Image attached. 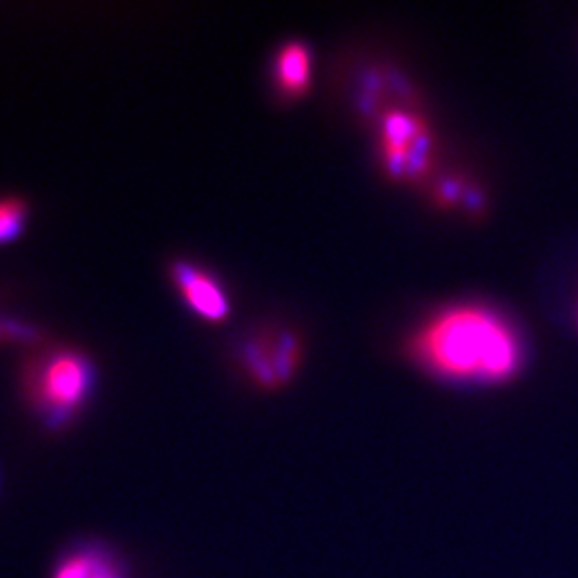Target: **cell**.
Masks as SVG:
<instances>
[{
  "label": "cell",
  "mask_w": 578,
  "mask_h": 578,
  "mask_svg": "<svg viewBox=\"0 0 578 578\" xmlns=\"http://www.w3.org/2000/svg\"><path fill=\"white\" fill-rule=\"evenodd\" d=\"M405 347L422 371L454 384L501 386L525 364L521 330L484 302H452L433 311Z\"/></svg>",
  "instance_id": "obj_1"
},
{
  "label": "cell",
  "mask_w": 578,
  "mask_h": 578,
  "mask_svg": "<svg viewBox=\"0 0 578 578\" xmlns=\"http://www.w3.org/2000/svg\"><path fill=\"white\" fill-rule=\"evenodd\" d=\"M377 157L382 172L399 185H418L435 170L433 125L412 103L390 105L377 118Z\"/></svg>",
  "instance_id": "obj_2"
},
{
  "label": "cell",
  "mask_w": 578,
  "mask_h": 578,
  "mask_svg": "<svg viewBox=\"0 0 578 578\" xmlns=\"http://www.w3.org/2000/svg\"><path fill=\"white\" fill-rule=\"evenodd\" d=\"M93 388L90 360L71 349L43 356L30 371L28 394L41 414L52 420L73 416Z\"/></svg>",
  "instance_id": "obj_3"
},
{
  "label": "cell",
  "mask_w": 578,
  "mask_h": 578,
  "mask_svg": "<svg viewBox=\"0 0 578 578\" xmlns=\"http://www.w3.org/2000/svg\"><path fill=\"white\" fill-rule=\"evenodd\" d=\"M247 358L255 382L277 388L294 377L302 360V349L296 334L279 330L251 341Z\"/></svg>",
  "instance_id": "obj_4"
},
{
  "label": "cell",
  "mask_w": 578,
  "mask_h": 578,
  "mask_svg": "<svg viewBox=\"0 0 578 578\" xmlns=\"http://www.w3.org/2000/svg\"><path fill=\"white\" fill-rule=\"evenodd\" d=\"M174 281L189 309L202 319L223 322L230 315V298L225 296L223 287L206 270L191 264H178L174 268Z\"/></svg>",
  "instance_id": "obj_5"
},
{
  "label": "cell",
  "mask_w": 578,
  "mask_h": 578,
  "mask_svg": "<svg viewBox=\"0 0 578 578\" xmlns=\"http://www.w3.org/2000/svg\"><path fill=\"white\" fill-rule=\"evenodd\" d=\"M275 86L285 99H298L311 88L313 80V54L302 41H289L281 45L275 56Z\"/></svg>",
  "instance_id": "obj_6"
},
{
  "label": "cell",
  "mask_w": 578,
  "mask_h": 578,
  "mask_svg": "<svg viewBox=\"0 0 578 578\" xmlns=\"http://www.w3.org/2000/svg\"><path fill=\"white\" fill-rule=\"evenodd\" d=\"M431 200L439 208L461 210L467 217H480L486 210L482 187L461 174L441 176L431 187Z\"/></svg>",
  "instance_id": "obj_7"
},
{
  "label": "cell",
  "mask_w": 578,
  "mask_h": 578,
  "mask_svg": "<svg viewBox=\"0 0 578 578\" xmlns=\"http://www.w3.org/2000/svg\"><path fill=\"white\" fill-rule=\"evenodd\" d=\"M26 206L13 197L0 200V242H7L22 232Z\"/></svg>",
  "instance_id": "obj_8"
},
{
  "label": "cell",
  "mask_w": 578,
  "mask_h": 578,
  "mask_svg": "<svg viewBox=\"0 0 578 578\" xmlns=\"http://www.w3.org/2000/svg\"><path fill=\"white\" fill-rule=\"evenodd\" d=\"M99 555L95 553H78L71 559H67L63 566L58 568L54 578H93L97 564H99Z\"/></svg>",
  "instance_id": "obj_9"
},
{
  "label": "cell",
  "mask_w": 578,
  "mask_h": 578,
  "mask_svg": "<svg viewBox=\"0 0 578 578\" xmlns=\"http://www.w3.org/2000/svg\"><path fill=\"white\" fill-rule=\"evenodd\" d=\"M93 578H118V576H116L114 570L108 566V561L99 559V564H97V570H95Z\"/></svg>",
  "instance_id": "obj_10"
},
{
  "label": "cell",
  "mask_w": 578,
  "mask_h": 578,
  "mask_svg": "<svg viewBox=\"0 0 578 578\" xmlns=\"http://www.w3.org/2000/svg\"><path fill=\"white\" fill-rule=\"evenodd\" d=\"M576 328H578V311H576Z\"/></svg>",
  "instance_id": "obj_11"
}]
</instances>
